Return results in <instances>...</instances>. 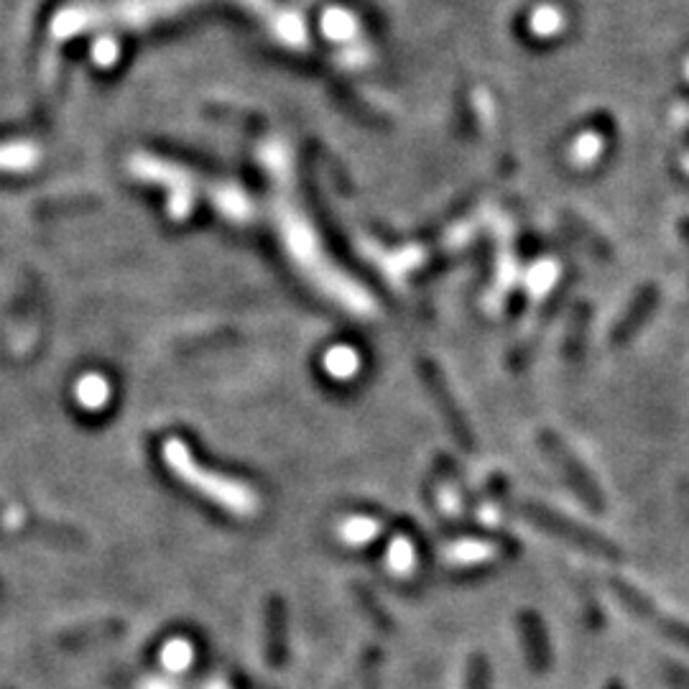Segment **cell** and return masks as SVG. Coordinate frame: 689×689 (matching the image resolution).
I'll list each match as a JSON object with an SVG mask.
<instances>
[{"mask_svg": "<svg viewBox=\"0 0 689 689\" xmlns=\"http://www.w3.org/2000/svg\"><path fill=\"white\" fill-rule=\"evenodd\" d=\"M610 590L615 593V598L621 600L623 608L631 610L636 618H641V621H646L649 626H654L656 631H661V636H667L669 641H674V644L689 649L687 623L679 621V618H672V615H667V613H661V610L656 608V605L651 603L641 590H636V587H633L631 582L623 580V577H613V580H610Z\"/></svg>", "mask_w": 689, "mask_h": 689, "instance_id": "cell-1", "label": "cell"}, {"mask_svg": "<svg viewBox=\"0 0 689 689\" xmlns=\"http://www.w3.org/2000/svg\"><path fill=\"white\" fill-rule=\"evenodd\" d=\"M656 304H659V289H656L654 284L641 286V289L633 294L631 304L623 309V314L618 317V322H615L613 332H610V342H613L615 348H626L628 342L644 330L646 322H649L651 314H654Z\"/></svg>", "mask_w": 689, "mask_h": 689, "instance_id": "cell-2", "label": "cell"}, {"mask_svg": "<svg viewBox=\"0 0 689 689\" xmlns=\"http://www.w3.org/2000/svg\"><path fill=\"white\" fill-rule=\"evenodd\" d=\"M539 521H544V524H547L549 529L554 531V534L564 536V539H570L572 544H577V547L585 549V552L598 554V557H605V559H621L623 557V549L618 547L615 541H610L608 536L595 534V531L585 529V526L572 524V521L562 519V516L539 513Z\"/></svg>", "mask_w": 689, "mask_h": 689, "instance_id": "cell-3", "label": "cell"}, {"mask_svg": "<svg viewBox=\"0 0 689 689\" xmlns=\"http://www.w3.org/2000/svg\"><path fill=\"white\" fill-rule=\"evenodd\" d=\"M552 452H554V457H557L559 467H562V470H564V475L570 478L572 488L577 490V496H580L582 501H585V506L590 508V511H595V513L603 511V508H605L603 490H600V485L595 483L593 475L587 473L585 467H582L580 462H577L575 457L570 455V452L564 450V447L559 445L557 439H552Z\"/></svg>", "mask_w": 689, "mask_h": 689, "instance_id": "cell-4", "label": "cell"}, {"mask_svg": "<svg viewBox=\"0 0 689 689\" xmlns=\"http://www.w3.org/2000/svg\"><path fill=\"white\" fill-rule=\"evenodd\" d=\"M521 633H524L526 654H529L531 667H534L536 672L549 669V664H552V651H549L547 631H544L539 618H536V615H524V618H521Z\"/></svg>", "mask_w": 689, "mask_h": 689, "instance_id": "cell-5", "label": "cell"}, {"mask_svg": "<svg viewBox=\"0 0 689 689\" xmlns=\"http://www.w3.org/2000/svg\"><path fill=\"white\" fill-rule=\"evenodd\" d=\"M587 319H590V307H587V304H580V307L575 309V319H572V325H575L570 332V353L572 355H580L582 335H585Z\"/></svg>", "mask_w": 689, "mask_h": 689, "instance_id": "cell-6", "label": "cell"}, {"mask_svg": "<svg viewBox=\"0 0 689 689\" xmlns=\"http://www.w3.org/2000/svg\"><path fill=\"white\" fill-rule=\"evenodd\" d=\"M664 677L672 689H689V672L679 667L677 661H664Z\"/></svg>", "mask_w": 689, "mask_h": 689, "instance_id": "cell-7", "label": "cell"}, {"mask_svg": "<svg viewBox=\"0 0 689 689\" xmlns=\"http://www.w3.org/2000/svg\"><path fill=\"white\" fill-rule=\"evenodd\" d=\"M467 689H488V664L483 659L473 661V669H470V682Z\"/></svg>", "mask_w": 689, "mask_h": 689, "instance_id": "cell-8", "label": "cell"}, {"mask_svg": "<svg viewBox=\"0 0 689 689\" xmlns=\"http://www.w3.org/2000/svg\"><path fill=\"white\" fill-rule=\"evenodd\" d=\"M677 230H679V235H682L684 243L689 245V217H682V220H679Z\"/></svg>", "mask_w": 689, "mask_h": 689, "instance_id": "cell-9", "label": "cell"}, {"mask_svg": "<svg viewBox=\"0 0 689 689\" xmlns=\"http://www.w3.org/2000/svg\"><path fill=\"white\" fill-rule=\"evenodd\" d=\"M605 689H626V684H623L621 679H610V682L605 684Z\"/></svg>", "mask_w": 689, "mask_h": 689, "instance_id": "cell-10", "label": "cell"}]
</instances>
